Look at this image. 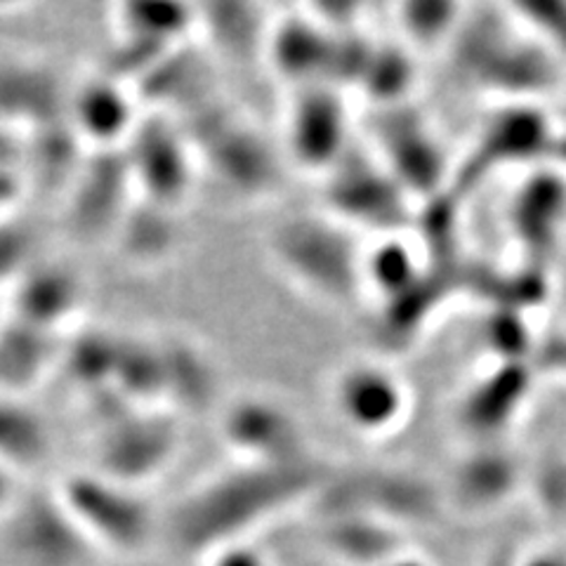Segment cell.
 I'll list each match as a JSON object with an SVG mask.
<instances>
[{"mask_svg": "<svg viewBox=\"0 0 566 566\" xmlns=\"http://www.w3.org/2000/svg\"><path fill=\"white\" fill-rule=\"evenodd\" d=\"M331 472L316 458L279 465L239 463L191 489L170 510L164 536L175 555L206 559L222 547L245 543L286 510L314 501Z\"/></svg>", "mask_w": 566, "mask_h": 566, "instance_id": "1", "label": "cell"}, {"mask_svg": "<svg viewBox=\"0 0 566 566\" xmlns=\"http://www.w3.org/2000/svg\"><path fill=\"white\" fill-rule=\"evenodd\" d=\"M322 515H368L401 531L411 526H432L447 507L444 491L430 480L395 468L331 472L314 499Z\"/></svg>", "mask_w": 566, "mask_h": 566, "instance_id": "2", "label": "cell"}, {"mask_svg": "<svg viewBox=\"0 0 566 566\" xmlns=\"http://www.w3.org/2000/svg\"><path fill=\"white\" fill-rule=\"evenodd\" d=\"M270 251L274 262L300 286L326 300H345L361 286L364 258L345 224L297 218L279 224Z\"/></svg>", "mask_w": 566, "mask_h": 566, "instance_id": "3", "label": "cell"}, {"mask_svg": "<svg viewBox=\"0 0 566 566\" xmlns=\"http://www.w3.org/2000/svg\"><path fill=\"white\" fill-rule=\"evenodd\" d=\"M57 495L97 551L135 555L151 543L158 528L145 495L99 472L69 476Z\"/></svg>", "mask_w": 566, "mask_h": 566, "instance_id": "4", "label": "cell"}, {"mask_svg": "<svg viewBox=\"0 0 566 566\" xmlns=\"http://www.w3.org/2000/svg\"><path fill=\"white\" fill-rule=\"evenodd\" d=\"M0 524V566H91L95 559L97 547L57 491L14 499Z\"/></svg>", "mask_w": 566, "mask_h": 566, "instance_id": "5", "label": "cell"}, {"mask_svg": "<svg viewBox=\"0 0 566 566\" xmlns=\"http://www.w3.org/2000/svg\"><path fill=\"white\" fill-rule=\"evenodd\" d=\"M338 418L366 439H382L401 428L411 411L406 382L382 364L357 361L345 366L331 385Z\"/></svg>", "mask_w": 566, "mask_h": 566, "instance_id": "6", "label": "cell"}, {"mask_svg": "<svg viewBox=\"0 0 566 566\" xmlns=\"http://www.w3.org/2000/svg\"><path fill=\"white\" fill-rule=\"evenodd\" d=\"M222 437L241 463H300L312 458L295 416L270 397H243L222 418Z\"/></svg>", "mask_w": 566, "mask_h": 566, "instance_id": "7", "label": "cell"}, {"mask_svg": "<svg viewBox=\"0 0 566 566\" xmlns=\"http://www.w3.org/2000/svg\"><path fill=\"white\" fill-rule=\"evenodd\" d=\"M116 434H104L97 472L109 480L139 489L170 463L177 449L172 420L164 416H126L114 424Z\"/></svg>", "mask_w": 566, "mask_h": 566, "instance_id": "8", "label": "cell"}, {"mask_svg": "<svg viewBox=\"0 0 566 566\" xmlns=\"http://www.w3.org/2000/svg\"><path fill=\"white\" fill-rule=\"evenodd\" d=\"M524 480H528V474L524 476L515 455L484 444L455 465L444 499L463 515H486L505 505Z\"/></svg>", "mask_w": 566, "mask_h": 566, "instance_id": "9", "label": "cell"}, {"mask_svg": "<svg viewBox=\"0 0 566 566\" xmlns=\"http://www.w3.org/2000/svg\"><path fill=\"white\" fill-rule=\"evenodd\" d=\"M318 543L340 566H382L411 551L406 531L368 515H322Z\"/></svg>", "mask_w": 566, "mask_h": 566, "instance_id": "10", "label": "cell"}, {"mask_svg": "<svg viewBox=\"0 0 566 566\" xmlns=\"http://www.w3.org/2000/svg\"><path fill=\"white\" fill-rule=\"evenodd\" d=\"M345 112L340 102L326 93H305L291 114L293 151L307 166L333 164L343 156Z\"/></svg>", "mask_w": 566, "mask_h": 566, "instance_id": "11", "label": "cell"}, {"mask_svg": "<svg viewBox=\"0 0 566 566\" xmlns=\"http://www.w3.org/2000/svg\"><path fill=\"white\" fill-rule=\"evenodd\" d=\"M206 566H272L268 555L251 543H237L206 557Z\"/></svg>", "mask_w": 566, "mask_h": 566, "instance_id": "12", "label": "cell"}, {"mask_svg": "<svg viewBox=\"0 0 566 566\" xmlns=\"http://www.w3.org/2000/svg\"><path fill=\"white\" fill-rule=\"evenodd\" d=\"M515 566H566V557L553 551H536L515 559Z\"/></svg>", "mask_w": 566, "mask_h": 566, "instance_id": "13", "label": "cell"}, {"mask_svg": "<svg viewBox=\"0 0 566 566\" xmlns=\"http://www.w3.org/2000/svg\"><path fill=\"white\" fill-rule=\"evenodd\" d=\"M382 566H432V562H430L428 557H422V555L413 553V551H406V553H401V555L395 557V559H389V562L382 564Z\"/></svg>", "mask_w": 566, "mask_h": 566, "instance_id": "14", "label": "cell"}, {"mask_svg": "<svg viewBox=\"0 0 566 566\" xmlns=\"http://www.w3.org/2000/svg\"><path fill=\"white\" fill-rule=\"evenodd\" d=\"M486 566H515V559H507L503 555H495L493 559H489Z\"/></svg>", "mask_w": 566, "mask_h": 566, "instance_id": "15", "label": "cell"}]
</instances>
